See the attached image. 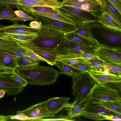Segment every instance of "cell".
<instances>
[{
  "mask_svg": "<svg viewBox=\"0 0 121 121\" xmlns=\"http://www.w3.org/2000/svg\"><path fill=\"white\" fill-rule=\"evenodd\" d=\"M15 72L26 79L30 85L45 86L56 82L60 74L59 71L52 66L40 65L30 66L18 67Z\"/></svg>",
  "mask_w": 121,
  "mask_h": 121,
  "instance_id": "cell-1",
  "label": "cell"
},
{
  "mask_svg": "<svg viewBox=\"0 0 121 121\" xmlns=\"http://www.w3.org/2000/svg\"><path fill=\"white\" fill-rule=\"evenodd\" d=\"M66 32L63 30L41 24V29L38 31L37 37L32 42L37 47L56 48L65 38Z\"/></svg>",
  "mask_w": 121,
  "mask_h": 121,
  "instance_id": "cell-2",
  "label": "cell"
},
{
  "mask_svg": "<svg viewBox=\"0 0 121 121\" xmlns=\"http://www.w3.org/2000/svg\"><path fill=\"white\" fill-rule=\"evenodd\" d=\"M89 25L94 38L99 45L121 48V32L107 28L97 22Z\"/></svg>",
  "mask_w": 121,
  "mask_h": 121,
  "instance_id": "cell-3",
  "label": "cell"
},
{
  "mask_svg": "<svg viewBox=\"0 0 121 121\" xmlns=\"http://www.w3.org/2000/svg\"><path fill=\"white\" fill-rule=\"evenodd\" d=\"M57 60L82 57L85 54H94V49L86 47L65 38L56 48Z\"/></svg>",
  "mask_w": 121,
  "mask_h": 121,
  "instance_id": "cell-4",
  "label": "cell"
},
{
  "mask_svg": "<svg viewBox=\"0 0 121 121\" xmlns=\"http://www.w3.org/2000/svg\"><path fill=\"white\" fill-rule=\"evenodd\" d=\"M115 113L104 107L98 101L91 98L80 116L96 121L112 120Z\"/></svg>",
  "mask_w": 121,
  "mask_h": 121,
  "instance_id": "cell-5",
  "label": "cell"
},
{
  "mask_svg": "<svg viewBox=\"0 0 121 121\" xmlns=\"http://www.w3.org/2000/svg\"><path fill=\"white\" fill-rule=\"evenodd\" d=\"M59 9L60 13L68 16L77 23L78 26L88 25L97 22L99 16L76 8L63 5Z\"/></svg>",
  "mask_w": 121,
  "mask_h": 121,
  "instance_id": "cell-6",
  "label": "cell"
},
{
  "mask_svg": "<svg viewBox=\"0 0 121 121\" xmlns=\"http://www.w3.org/2000/svg\"><path fill=\"white\" fill-rule=\"evenodd\" d=\"M72 94L74 101L78 100L90 93L95 84L87 72L72 78Z\"/></svg>",
  "mask_w": 121,
  "mask_h": 121,
  "instance_id": "cell-7",
  "label": "cell"
},
{
  "mask_svg": "<svg viewBox=\"0 0 121 121\" xmlns=\"http://www.w3.org/2000/svg\"><path fill=\"white\" fill-rule=\"evenodd\" d=\"M63 2L56 0H0V4L12 8L21 9L27 7L42 6L60 8Z\"/></svg>",
  "mask_w": 121,
  "mask_h": 121,
  "instance_id": "cell-8",
  "label": "cell"
},
{
  "mask_svg": "<svg viewBox=\"0 0 121 121\" xmlns=\"http://www.w3.org/2000/svg\"><path fill=\"white\" fill-rule=\"evenodd\" d=\"M94 54L104 60L106 64L121 66V48L99 45L94 49Z\"/></svg>",
  "mask_w": 121,
  "mask_h": 121,
  "instance_id": "cell-9",
  "label": "cell"
},
{
  "mask_svg": "<svg viewBox=\"0 0 121 121\" xmlns=\"http://www.w3.org/2000/svg\"><path fill=\"white\" fill-rule=\"evenodd\" d=\"M90 97L98 101H121V95L117 92L104 85L95 84L91 91Z\"/></svg>",
  "mask_w": 121,
  "mask_h": 121,
  "instance_id": "cell-10",
  "label": "cell"
},
{
  "mask_svg": "<svg viewBox=\"0 0 121 121\" xmlns=\"http://www.w3.org/2000/svg\"><path fill=\"white\" fill-rule=\"evenodd\" d=\"M24 87L11 78L10 74H0V90L5 91L9 95H16L23 90Z\"/></svg>",
  "mask_w": 121,
  "mask_h": 121,
  "instance_id": "cell-11",
  "label": "cell"
},
{
  "mask_svg": "<svg viewBox=\"0 0 121 121\" xmlns=\"http://www.w3.org/2000/svg\"><path fill=\"white\" fill-rule=\"evenodd\" d=\"M20 111L29 117L33 118H43L55 116L48 109L46 101L30 106L26 109Z\"/></svg>",
  "mask_w": 121,
  "mask_h": 121,
  "instance_id": "cell-12",
  "label": "cell"
},
{
  "mask_svg": "<svg viewBox=\"0 0 121 121\" xmlns=\"http://www.w3.org/2000/svg\"><path fill=\"white\" fill-rule=\"evenodd\" d=\"M17 57L0 51V74H11L18 67Z\"/></svg>",
  "mask_w": 121,
  "mask_h": 121,
  "instance_id": "cell-13",
  "label": "cell"
},
{
  "mask_svg": "<svg viewBox=\"0 0 121 121\" xmlns=\"http://www.w3.org/2000/svg\"><path fill=\"white\" fill-rule=\"evenodd\" d=\"M30 15L34 17L36 19V21L39 22L43 25L62 30L66 32L73 31L76 29L77 26L43 16L32 14Z\"/></svg>",
  "mask_w": 121,
  "mask_h": 121,
  "instance_id": "cell-14",
  "label": "cell"
},
{
  "mask_svg": "<svg viewBox=\"0 0 121 121\" xmlns=\"http://www.w3.org/2000/svg\"><path fill=\"white\" fill-rule=\"evenodd\" d=\"M87 72L95 84L104 85L109 82L121 81V75L111 73L105 70L101 71L93 69Z\"/></svg>",
  "mask_w": 121,
  "mask_h": 121,
  "instance_id": "cell-15",
  "label": "cell"
},
{
  "mask_svg": "<svg viewBox=\"0 0 121 121\" xmlns=\"http://www.w3.org/2000/svg\"><path fill=\"white\" fill-rule=\"evenodd\" d=\"M63 5L71 6L99 15L101 6L98 3H89L78 0H66L62 1Z\"/></svg>",
  "mask_w": 121,
  "mask_h": 121,
  "instance_id": "cell-16",
  "label": "cell"
},
{
  "mask_svg": "<svg viewBox=\"0 0 121 121\" xmlns=\"http://www.w3.org/2000/svg\"><path fill=\"white\" fill-rule=\"evenodd\" d=\"M90 93L71 103L70 106L66 108L68 111L67 116L69 119H72L80 117V115L89 101Z\"/></svg>",
  "mask_w": 121,
  "mask_h": 121,
  "instance_id": "cell-17",
  "label": "cell"
},
{
  "mask_svg": "<svg viewBox=\"0 0 121 121\" xmlns=\"http://www.w3.org/2000/svg\"><path fill=\"white\" fill-rule=\"evenodd\" d=\"M35 52L44 59L48 64L55 65L57 60L58 54L56 48L38 47L35 46L27 48Z\"/></svg>",
  "mask_w": 121,
  "mask_h": 121,
  "instance_id": "cell-18",
  "label": "cell"
},
{
  "mask_svg": "<svg viewBox=\"0 0 121 121\" xmlns=\"http://www.w3.org/2000/svg\"><path fill=\"white\" fill-rule=\"evenodd\" d=\"M70 98L66 97L52 98L47 101L48 109L55 115L63 109L70 107L71 105L69 102Z\"/></svg>",
  "mask_w": 121,
  "mask_h": 121,
  "instance_id": "cell-19",
  "label": "cell"
},
{
  "mask_svg": "<svg viewBox=\"0 0 121 121\" xmlns=\"http://www.w3.org/2000/svg\"><path fill=\"white\" fill-rule=\"evenodd\" d=\"M38 30L23 24L15 23L7 26L0 24V35L8 31H13L14 35H25V32L37 33Z\"/></svg>",
  "mask_w": 121,
  "mask_h": 121,
  "instance_id": "cell-20",
  "label": "cell"
},
{
  "mask_svg": "<svg viewBox=\"0 0 121 121\" xmlns=\"http://www.w3.org/2000/svg\"><path fill=\"white\" fill-rule=\"evenodd\" d=\"M58 68L60 74H63L72 78L77 77L85 72L81 69L61 60H57L55 64Z\"/></svg>",
  "mask_w": 121,
  "mask_h": 121,
  "instance_id": "cell-21",
  "label": "cell"
},
{
  "mask_svg": "<svg viewBox=\"0 0 121 121\" xmlns=\"http://www.w3.org/2000/svg\"><path fill=\"white\" fill-rule=\"evenodd\" d=\"M65 38L82 46L93 48H96L99 44L92 40L82 37L73 31L66 33Z\"/></svg>",
  "mask_w": 121,
  "mask_h": 121,
  "instance_id": "cell-22",
  "label": "cell"
},
{
  "mask_svg": "<svg viewBox=\"0 0 121 121\" xmlns=\"http://www.w3.org/2000/svg\"><path fill=\"white\" fill-rule=\"evenodd\" d=\"M27 48L20 45L17 42L12 44L4 45L0 46V51L15 56L17 57L24 56L29 57L27 54Z\"/></svg>",
  "mask_w": 121,
  "mask_h": 121,
  "instance_id": "cell-23",
  "label": "cell"
},
{
  "mask_svg": "<svg viewBox=\"0 0 121 121\" xmlns=\"http://www.w3.org/2000/svg\"><path fill=\"white\" fill-rule=\"evenodd\" d=\"M97 22L104 26L112 30L121 32V25L120 24L106 12L101 11Z\"/></svg>",
  "mask_w": 121,
  "mask_h": 121,
  "instance_id": "cell-24",
  "label": "cell"
},
{
  "mask_svg": "<svg viewBox=\"0 0 121 121\" xmlns=\"http://www.w3.org/2000/svg\"><path fill=\"white\" fill-rule=\"evenodd\" d=\"M103 4L101 6V11L106 12L115 21L121 25V14L108 0H101Z\"/></svg>",
  "mask_w": 121,
  "mask_h": 121,
  "instance_id": "cell-25",
  "label": "cell"
},
{
  "mask_svg": "<svg viewBox=\"0 0 121 121\" xmlns=\"http://www.w3.org/2000/svg\"><path fill=\"white\" fill-rule=\"evenodd\" d=\"M23 11L27 13L38 12L49 14H60V12L58 8H53L42 6L27 7L23 8L22 9Z\"/></svg>",
  "mask_w": 121,
  "mask_h": 121,
  "instance_id": "cell-26",
  "label": "cell"
},
{
  "mask_svg": "<svg viewBox=\"0 0 121 121\" xmlns=\"http://www.w3.org/2000/svg\"><path fill=\"white\" fill-rule=\"evenodd\" d=\"M31 14L52 18L76 26H78L76 22L73 20L68 16L62 13L60 14H49L35 12L30 13L29 14Z\"/></svg>",
  "mask_w": 121,
  "mask_h": 121,
  "instance_id": "cell-27",
  "label": "cell"
},
{
  "mask_svg": "<svg viewBox=\"0 0 121 121\" xmlns=\"http://www.w3.org/2000/svg\"><path fill=\"white\" fill-rule=\"evenodd\" d=\"M73 31L82 37L92 40L99 44L98 41L94 38L89 25L80 26H77L76 29Z\"/></svg>",
  "mask_w": 121,
  "mask_h": 121,
  "instance_id": "cell-28",
  "label": "cell"
},
{
  "mask_svg": "<svg viewBox=\"0 0 121 121\" xmlns=\"http://www.w3.org/2000/svg\"><path fill=\"white\" fill-rule=\"evenodd\" d=\"M98 101L101 104L107 108L116 113L121 114V101Z\"/></svg>",
  "mask_w": 121,
  "mask_h": 121,
  "instance_id": "cell-29",
  "label": "cell"
},
{
  "mask_svg": "<svg viewBox=\"0 0 121 121\" xmlns=\"http://www.w3.org/2000/svg\"><path fill=\"white\" fill-rule=\"evenodd\" d=\"M87 61L91 65L93 69L103 71L106 63L104 60L98 56H95L89 59H86Z\"/></svg>",
  "mask_w": 121,
  "mask_h": 121,
  "instance_id": "cell-30",
  "label": "cell"
},
{
  "mask_svg": "<svg viewBox=\"0 0 121 121\" xmlns=\"http://www.w3.org/2000/svg\"><path fill=\"white\" fill-rule=\"evenodd\" d=\"M17 62L18 67L30 66L40 64L39 61L26 56L17 57Z\"/></svg>",
  "mask_w": 121,
  "mask_h": 121,
  "instance_id": "cell-31",
  "label": "cell"
},
{
  "mask_svg": "<svg viewBox=\"0 0 121 121\" xmlns=\"http://www.w3.org/2000/svg\"><path fill=\"white\" fill-rule=\"evenodd\" d=\"M7 20L17 22L16 16L13 12V8L7 6L0 13V20Z\"/></svg>",
  "mask_w": 121,
  "mask_h": 121,
  "instance_id": "cell-32",
  "label": "cell"
},
{
  "mask_svg": "<svg viewBox=\"0 0 121 121\" xmlns=\"http://www.w3.org/2000/svg\"><path fill=\"white\" fill-rule=\"evenodd\" d=\"M4 37L12 39L16 41H32L37 36V35H1Z\"/></svg>",
  "mask_w": 121,
  "mask_h": 121,
  "instance_id": "cell-33",
  "label": "cell"
},
{
  "mask_svg": "<svg viewBox=\"0 0 121 121\" xmlns=\"http://www.w3.org/2000/svg\"><path fill=\"white\" fill-rule=\"evenodd\" d=\"M16 15L17 22L19 21L25 22L28 21H36V19L29 14L21 10L13 11Z\"/></svg>",
  "mask_w": 121,
  "mask_h": 121,
  "instance_id": "cell-34",
  "label": "cell"
},
{
  "mask_svg": "<svg viewBox=\"0 0 121 121\" xmlns=\"http://www.w3.org/2000/svg\"><path fill=\"white\" fill-rule=\"evenodd\" d=\"M6 116L11 120L23 121H37L38 118L29 117L20 111H17L16 115L7 116Z\"/></svg>",
  "mask_w": 121,
  "mask_h": 121,
  "instance_id": "cell-35",
  "label": "cell"
},
{
  "mask_svg": "<svg viewBox=\"0 0 121 121\" xmlns=\"http://www.w3.org/2000/svg\"><path fill=\"white\" fill-rule=\"evenodd\" d=\"M104 70L107 71L111 73L121 75V66H120L106 64Z\"/></svg>",
  "mask_w": 121,
  "mask_h": 121,
  "instance_id": "cell-36",
  "label": "cell"
},
{
  "mask_svg": "<svg viewBox=\"0 0 121 121\" xmlns=\"http://www.w3.org/2000/svg\"><path fill=\"white\" fill-rule=\"evenodd\" d=\"M104 85L116 91L121 95V81L109 82Z\"/></svg>",
  "mask_w": 121,
  "mask_h": 121,
  "instance_id": "cell-37",
  "label": "cell"
},
{
  "mask_svg": "<svg viewBox=\"0 0 121 121\" xmlns=\"http://www.w3.org/2000/svg\"><path fill=\"white\" fill-rule=\"evenodd\" d=\"M11 77L16 82L21 84L24 87L27 86L28 84V83L27 81L17 73L15 71L11 75Z\"/></svg>",
  "mask_w": 121,
  "mask_h": 121,
  "instance_id": "cell-38",
  "label": "cell"
},
{
  "mask_svg": "<svg viewBox=\"0 0 121 121\" xmlns=\"http://www.w3.org/2000/svg\"><path fill=\"white\" fill-rule=\"evenodd\" d=\"M65 63L74 65L86 62L87 60L86 59L83 57L77 58L70 59L59 60Z\"/></svg>",
  "mask_w": 121,
  "mask_h": 121,
  "instance_id": "cell-39",
  "label": "cell"
},
{
  "mask_svg": "<svg viewBox=\"0 0 121 121\" xmlns=\"http://www.w3.org/2000/svg\"><path fill=\"white\" fill-rule=\"evenodd\" d=\"M83 70L85 72L93 69L91 65L87 61L84 62L73 65Z\"/></svg>",
  "mask_w": 121,
  "mask_h": 121,
  "instance_id": "cell-40",
  "label": "cell"
},
{
  "mask_svg": "<svg viewBox=\"0 0 121 121\" xmlns=\"http://www.w3.org/2000/svg\"><path fill=\"white\" fill-rule=\"evenodd\" d=\"M27 48V53L30 57L36 60L40 61L42 62L43 61L45 62V60L39 55L32 50L29 49Z\"/></svg>",
  "mask_w": 121,
  "mask_h": 121,
  "instance_id": "cell-41",
  "label": "cell"
},
{
  "mask_svg": "<svg viewBox=\"0 0 121 121\" xmlns=\"http://www.w3.org/2000/svg\"><path fill=\"white\" fill-rule=\"evenodd\" d=\"M16 42V41L14 39L4 37L0 35V46L4 45L12 44Z\"/></svg>",
  "mask_w": 121,
  "mask_h": 121,
  "instance_id": "cell-42",
  "label": "cell"
},
{
  "mask_svg": "<svg viewBox=\"0 0 121 121\" xmlns=\"http://www.w3.org/2000/svg\"><path fill=\"white\" fill-rule=\"evenodd\" d=\"M30 27L31 28L37 30L40 29L41 27V24L39 22L34 20L30 23Z\"/></svg>",
  "mask_w": 121,
  "mask_h": 121,
  "instance_id": "cell-43",
  "label": "cell"
},
{
  "mask_svg": "<svg viewBox=\"0 0 121 121\" xmlns=\"http://www.w3.org/2000/svg\"><path fill=\"white\" fill-rule=\"evenodd\" d=\"M121 14V3L118 0H108Z\"/></svg>",
  "mask_w": 121,
  "mask_h": 121,
  "instance_id": "cell-44",
  "label": "cell"
},
{
  "mask_svg": "<svg viewBox=\"0 0 121 121\" xmlns=\"http://www.w3.org/2000/svg\"><path fill=\"white\" fill-rule=\"evenodd\" d=\"M96 55L89 53H86L84 54L83 56V58L85 59H89L95 56Z\"/></svg>",
  "mask_w": 121,
  "mask_h": 121,
  "instance_id": "cell-45",
  "label": "cell"
},
{
  "mask_svg": "<svg viewBox=\"0 0 121 121\" xmlns=\"http://www.w3.org/2000/svg\"><path fill=\"white\" fill-rule=\"evenodd\" d=\"M9 118L6 116L4 115H0V121H5L8 120Z\"/></svg>",
  "mask_w": 121,
  "mask_h": 121,
  "instance_id": "cell-46",
  "label": "cell"
},
{
  "mask_svg": "<svg viewBox=\"0 0 121 121\" xmlns=\"http://www.w3.org/2000/svg\"><path fill=\"white\" fill-rule=\"evenodd\" d=\"M6 93V91L4 90H0V99L3 97Z\"/></svg>",
  "mask_w": 121,
  "mask_h": 121,
  "instance_id": "cell-47",
  "label": "cell"
},
{
  "mask_svg": "<svg viewBox=\"0 0 121 121\" xmlns=\"http://www.w3.org/2000/svg\"><path fill=\"white\" fill-rule=\"evenodd\" d=\"M7 7L5 5L0 4V13L4 10Z\"/></svg>",
  "mask_w": 121,
  "mask_h": 121,
  "instance_id": "cell-48",
  "label": "cell"
},
{
  "mask_svg": "<svg viewBox=\"0 0 121 121\" xmlns=\"http://www.w3.org/2000/svg\"><path fill=\"white\" fill-rule=\"evenodd\" d=\"M97 2L101 6H102L103 4L102 3L101 0H96Z\"/></svg>",
  "mask_w": 121,
  "mask_h": 121,
  "instance_id": "cell-49",
  "label": "cell"
},
{
  "mask_svg": "<svg viewBox=\"0 0 121 121\" xmlns=\"http://www.w3.org/2000/svg\"><path fill=\"white\" fill-rule=\"evenodd\" d=\"M121 3V0H118Z\"/></svg>",
  "mask_w": 121,
  "mask_h": 121,
  "instance_id": "cell-50",
  "label": "cell"
},
{
  "mask_svg": "<svg viewBox=\"0 0 121 121\" xmlns=\"http://www.w3.org/2000/svg\"><path fill=\"white\" fill-rule=\"evenodd\" d=\"M62 0V1H65V0Z\"/></svg>",
  "mask_w": 121,
  "mask_h": 121,
  "instance_id": "cell-51",
  "label": "cell"
}]
</instances>
